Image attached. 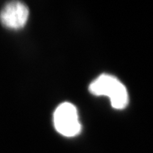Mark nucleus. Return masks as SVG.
Wrapping results in <instances>:
<instances>
[{
    "mask_svg": "<svg viewBox=\"0 0 153 153\" xmlns=\"http://www.w3.org/2000/svg\"><path fill=\"white\" fill-rule=\"evenodd\" d=\"M89 91L97 96H108L111 105L116 109L126 108L129 97L126 87L114 76L102 74L91 83Z\"/></svg>",
    "mask_w": 153,
    "mask_h": 153,
    "instance_id": "nucleus-1",
    "label": "nucleus"
},
{
    "mask_svg": "<svg viewBox=\"0 0 153 153\" xmlns=\"http://www.w3.org/2000/svg\"><path fill=\"white\" fill-rule=\"evenodd\" d=\"M56 131L65 137H74L81 133V124L79 121L76 108L70 102L59 105L53 117Z\"/></svg>",
    "mask_w": 153,
    "mask_h": 153,
    "instance_id": "nucleus-2",
    "label": "nucleus"
},
{
    "mask_svg": "<svg viewBox=\"0 0 153 153\" xmlns=\"http://www.w3.org/2000/svg\"><path fill=\"white\" fill-rule=\"evenodd\" d=\"M27 6L20 2H11L6 4L0 13V21L3 26L12 30L23 28L28 20Z\"/></svg>",
    "mask_w": 153,
    "mask_h": 153,
    "instance_id": "nucleus-3",
    "label": "nucleus"
}]
</instances>
